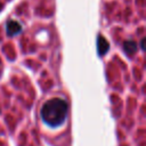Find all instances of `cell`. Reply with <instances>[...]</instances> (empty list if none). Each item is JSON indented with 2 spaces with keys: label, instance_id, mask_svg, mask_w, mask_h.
<instances>
[{
  "label": "cell",
  "instance_id": "3",
  "mask_svg": "<svg viewBox=\"0 0 146 146\" xmlns=\"http://www.w3.org/2000/svg\"><path fill=\"white\" fill-rule=\"evenodd\" d=\"M97 48H98V52L100 55L106 54L107 49H108V42L106 41V39L104 36H98V41H97Z\"/></svg>",
  "mask_w": 146,
  "mask_h": 146
},
{
  "label": "cell",
  "instance_id": "1",
  "mask_svg": "<svg viewBox=\"0 0 146 146\" xmlns=\"http://www.w3.org/2000/svg\"><path fill=\"white\" fill-rule=\"evenodd\" d=\"M67 105L60 98H52L48 100L41 108V117L42 120L51 125H59L66 117Z\"/></svg>",
  "mask_w": 146,
  "mask_h": 146
},
{
  "label": "cell",
  "instance_id": "4",
  "mask_svg": "<svg viewBox=\"0 0 146 146\" xmlns=\"http://www.w3.org/2000/svg\"><path fill=\"white\" fill-rule=\"evenodd\" d=\"M123 48L125 50V52H128L129 55L133 54L137 49V44L133 42V41H125L124 44H123Z\"/></svg>",
  "mask_w": 146,
  "mask_h": 146
},
{
  "label": "cell",
  "instance_id": "2",
  "mask_svg": "<svg viewBox=\"0 0 146 146\" xmlns=\"http://www.w3.org/2000/svg\"><path fill=\"white\" fill-rule=\"evenodd\" d=\"M21 30H22V26L16 21L8 22V24H7V32H8L9 35H16Z\"/></svg>",
  "mask_w": 146,
  "mask_h": 146
}]
</instances>
